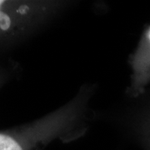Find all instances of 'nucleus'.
I'll use <instances>...</instances> for the list:
<instances>
[{"instance_id":"nucleus-1","label":"nucleus","mask_w":150,"mask_h":150,"mask_svg":"<svg viewBox=\"0 0 150 150\" xmlns=\"http://www.w3.org/2000/svg\"><path fill=\"white\" fill-rule=\"evenodd\" d=\"M0 150H24L21 144L12 136L0 133Z\"/></svg>"},{"instance_id":"nucleus-2","label":"nucleus","mask_w":150,"mask_h":150,"mask_svg":"<svg viewBox=\"0 0 150 150\" xmlns=\"http://www.w3.org/2000/svg\"><path fill=\"white\" fill-rule=\"evenodd\" d=\"M4 1H0V29L1 30H8L12 24V20L10 17L8 16L3 9L4 5Z\"/></svg>"},{"instance_id":"nucleus-3","label":"nucleus","mask_w":150,"mask_h":150,"mask_svg":"<svg viewBox=\"0 0 150 150\" xmlns=\"http://www.w3.org/2000/svg\"><path fill=\"white\" fill-rule=\"evenodd\" d=\"M147 37H148V41H149V49H150V29H149V31L148 32V35H147ZM149 59H150V57H149Z\"/></svg>"}]
</instances>
